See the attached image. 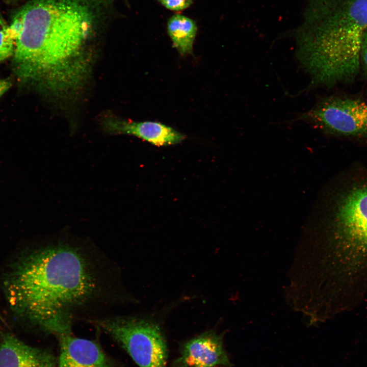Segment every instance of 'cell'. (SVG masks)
<instances>
[{"label": "cell", "mask_w": 367, "mask_h": 367, "mask_svg": "<svg viewBox=\"0 0 367 367\" xmlns=\"http://www.w3.org/2000/svg\"><path fill=\"white\" fill-rule=\"evenodd\" d=\"M23 28V20L18 12L14 17L13 21L8 27V31L10 37L16 42Z\"/></svg>", "instance_id": "14"}, {"label": "cell", "mask_w": 367, "mask_h": 367, "mask_svg": "<svg viewBox=\"0 0 367 367\" xmlns=\"http://www.w3.org/2000/svg\"><path fill=\"white\" fill-rule=\"evenodd\" d=\"M103 127L109 134L134 136L157 146L176 144L185 139L183 134L157 122L110 119L104 122Z\"/></svg>", "instance_id": "8"}, {"label": "cell", "mask_w": 367, "mask_h": 367, "mask_svg": "<svg viewBox=\"0 0 367 367\" xmlns=\"http://www.w3.org/2000/svg\"><path fill=\"white\" fill-rule=\"evenodd\" d=\"M303 24L293 32L296 56L313 85L353 79L367 30V0H311Z\"/></svg>", "instance_id": "3"}, {"label": "cell", "mask_w": 367, "mask_h": 367, "mask_svg": "<svg viewBox=\"0 0 367 367\" xmlns=\"http://www.w3.org/2000/svg\"><path fill=\"white\" fill-rule=\"evenodd\" d=\"M96 325L114 339L139 367H167V348L159 326L150 320L114 318Z\"/></svg>", "instance_id": "5"}, {"label": "cell", "mask_w": 367, "mask_h": 367, "mask_svg": "<svg viewBox=\"0 0 367 367\" xmlns=\"http://www.w3.org/2000/svg\"><path fill=\"white\" fill-rule=\"evenodd\" d=\"M11 86L10 81L0 78V97L9 89Z\"/></svg>", "instance_id": "16"}, {"label": "cell", "mask_w": 367, "mask_h": 367, "mask_svg": "<svg viewBox=\"0 0 367 367\" xmlns=\"http://www.w3.org/2000/svg\"><path fill=\"white\" fill-rule=\"evenodd\" d=\"M360 63H362L367 72V30L364 32L362 39L360 49Z\"/></svg>", "instance_id": "15"}, {"label": "cell", "mask_w": 367, "mask_h": 367, "mask_svg": "<svg viewBox=\"0 0 367 367\" xmlns=\"http://www.w3.org/2000/svg\"><path fill=\"white\" fill-rule=\"evenodd\" d=\"M59 337L58 367H111L107 356L95 342L71 334Z\"/></svg>", "instance_id": "9"}, {"label": "cell", "mask_w": 367, "mask_h": 367, "mask_svg": "<svg viewBox=\"0 0 367 367\" xmlns=\"http://www.w3.org/2000/svg\"><path fill=\"white\" fill-rule=\"evenodd\" d=\"M175 367L232 366L223 344V335L207 331L186 343L173 363Z\"/></svg>", "instance_id": "7"}, {"label": "cell", "mask_w": 367, "mask_h": 367, "mask_svg": "<svg viewBox=\"0 0 367 367\" xmlns=\"http://www.w3.org/2000/svg\"><path fill=\"white\" fill-rule=\"evenodd\" d=\"M319 201L303 231L326 233L339 249L367 254V179Z\"/></svg>", "instance_id": "4"}, {"label": "cell", "mask_w": 367, "mask_h": 367, "mask_svg": "<svg viewBox=\"0 0 367 367\" xmlns=\"http://www.w3.org/2000/svg\"><path fill=\"white\" fill-rule=\"evenodd\" d=\"M167 29L173 45L180 55L192 53L197 31L194 20L185 15L175 14L169 18Z\"/></svg>", "instance_id": "11"}, {"label": "cell", "mask_w": 367, "mask_h": 367, "mask_svg": "<svg viewBox=\"0 0 367 367\" xmlns=\"http://www.w3.org/2000/svg\"><path fill=\"white\" fill-rule=\"evenodd\" d=\"M0 367H57L48 351L30 346L11 334L0 344Z\"/></svg>", "instance_id": "10"}, {"label": "cell", "mask_w": 367, "mask_h": 367, "mask_svg": "<svg viewBox=\"0 0 367 367\" xmlns=\"http://www.w3.org/2000/svg\"><path fill=\"white\" fill-rule=\"evenodd\" d=\"M159 3L167 9L174 11H180L190 7L193 0H158Z\"/></svg>", "instance_id": "13"}, {"label": "cell", "mask_w": 367, "mask_h": 367, "mask_svg": "<svg viewBox=\"0 0 367 367\" xmlns=\"http://www.w3.org/2000/svg\"><path fill=\"white\" fill-rule=\"evenodd\" d=\"M22 30L13 64L18 77L57 94L81 85L88 70L85 45L94 14L85 0H30L19 12Z\"/></svg>", "instance_id": "1"}, {"label": "cell", "mask_w": 367, "mask_h": 367, "mask_svg": "<svg viewBox=\"0 0 367 367\" xmlns=\"http://www.w3.org/2000/svg\"><path fill=\"white\" fill-rule=\"evenodd\" d=\"M6 282L12 309L58 336L71 334L72 309L87 302L97 285L85 256L64 244L48 246L29 254Z\"/></svg>", "instance_id": "2"}, {"label": "cell", "mask_w": 367, "mask_h": 367, "mask_svg": "<svg viewBox=\"0 0 367 367\" xmlns=\"http://www.w3.org/2000/svg\"><path fill=\"white\" fill-rule=\"evenodd\" d=\"M337 135H367V104L359 99L330 97L318 102L296 118Z\"/></svg>", "instance_id": "6"}, {"label": "cell", "mask_w": 367, "mask_h": 367, "mask_svg": "<svg viewBox=\"0 0 367 367\" xmlns=\"http://www.w3.org/2000/svg\"><path fill=\"white\" fill-rule=\"evenodd\" d=\"M8 27L0 16V62L13 57L15 42L10 37Z\"/></svg>", "instance_id": "12"}]
</instances>
